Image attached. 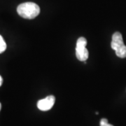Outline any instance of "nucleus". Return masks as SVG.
I'll use <instances>...</instances> for the list:
<instances>
[{
	"label": "nucleus",
	"mask_w": 126,
	"mask_h": 126,
	"mask_svg": "<svg viewBox=\"0 0 126 126\" xmlns=\"http://www.w3.org/2000/svg\"><path fill=\"white\" fill-rule=\"evenodd\" d=\"M17 12L20 16L25 19H33L40 13V8L34 2H25L17 8Z\"/></svg>",
	"instance_id": "f257e3e1"
},
{
	"label": "nucleus",
	"mask_w": 126,
	"mask_h": 126,
	"mask_svg": "<svg viewBox=\"0 0 126 126\" xmlns=\"http://www.w3.org/2000/svg\"><path fill=\"white\" fill-rule=\"evenodd\" d=\"M87 40L84 37H80L77 42L76 46V56L77 59L82 62H86L88 58V50L86 48Z\"/></svg>",
	"instance_id": "f03ea898"
},
{
	"label": "nucleus",
	"mask_w": 126,
	"mask_h": 126,
	"mask_svg": "<svg viewBox=\"0 0 126 126\" xmlns=\"http://www.w3.org/2000/svg\"><path fill=\"white\" fill-rule=\"evenodd\" d=\"M55 102V97L53 95H49L44 99H40L37 102V107L41 111H46L52 108Z\"/></svg>",
	"instance_id": "7ed1b4c3"
},
{
	"label": "nucleus",
	"mask_w": 126,
	"mask_h": 126,
	"mask_svg": "<svg viewBox=\"0 0 126 126\" xmlns=\"http://www.w3.org/2000/svg\"><path fill=\"white\" fill-rule=\"evenodd\" d=\"M125 44L123 43V36H122L120 32H115L113 34L112 41H111V48L116 51V50H117L119 48H121Z\"/></svg>",
	"instance_id": "20e7f679"
},
{
	"label": "nucleus",
	"mask_w": 126,
	"mask_h": 126,
	"mask_svg": "<svg viewBox=\"0 0 126 126\" xmlns=\"http://www.w3.org/2000/svg\"><path fill=\"white\" fill-rule=\"evenodd\" d=\"M6 49V44L3 37L0 35V53H2Z\"/></svg>",
	"instance_id": "39448f33"
},
{
	"label": "nucleus",
	"mask_w": 126,
	"mask_h": 126,
	"mask_svg": "<svg viewBox=\"0 0 126 126\" xmlns=\"http://www.w3.org/2000/svg\"><path fill=\"white\" fill-rule=\"evenodd\" d=\"M100 126H113L108 123V120L106 118H102L100 121Z\"/></svg>",
	"instance_id": "423d86ee"
},
{
	"label": "nucleus",
	"mask_w": 126,
	"mask_h": 126,
	"mask_svg": "<svg viewBox=\"0 0 126 126\" xmlns=\"http://www.w3.org/2000/svg\"><path fill=\"white\" fill-rule=\"evenodd\" d=\"M2 83H3V79H2V78H1V77L0 76V86H1Z\"/></svg>",
	"instance_id": "0eeeda50"
},
{
	"label": "nucleus",
	"mask_w": 126,
	"mask_h": 126,
	"mask_svg": "<svg viewBox=\"0 0 126 126\" xmlns=\"http://www.w3.org/2000/svg\"><path fill=\"white\" fill-rule=\"evenodd\" d=\"M0 109H1V104H0Z\"/></svg>",
	"instance_id": "6e6552de"
}]
</instances>
